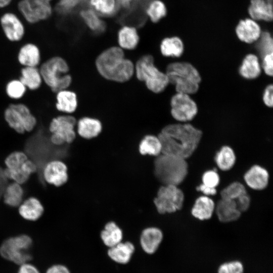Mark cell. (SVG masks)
Returning <instances> with one entry per match:
<instances>
[{
	"mask_svg": "<svg viewBox=\"0 0 273 273\" xmlns=\"http://www.w3.org/2000/svg\"><path fill=\"white\" fill-rule=\"evenodd\" d=\"M87 0H59L56 6V11L62 15H67L79 7L87 4Z\"/></svg>",
	"mask_w": 273,
	"mask_h": 273,
	"instance_id": "obj_39",
	"label": "cell"
},
{
	"mask_svg": "<svg viewBox=\"0 0 273 273\" xmlns=\"http://www.w3.org/2000/svg\"><path fill=\"white\" fill-rule=\"evenodd\" d=\"M17 183L7 185L3 193L5 203L12 207H16L20 205L23 196V190Z\"/></svg>",
	"mask_w": 273,
	"mask_h": 273,
	"instance_id": "obj_37",
	"label": "cell"
},
{
	"mask_svg": "<svg viewBox=\"0 0 273 273\" xmlns=\"http://www.w3.org/2000/svg\"><path fill=\"white\" fill-rule=\"evenodd\" d=\"M145 13L149 20L157 23L166 16L167 10L162 1L150 0L146 5Z\"/></svg>",
	"mask_w": 273,
	"mask_h": 273,
	"instance_id": "obj_34",
	"label": "cell"
},
{
	"mask_svg": "<svg viewBox=\"0 0 273 273\" xmlns=\"http://www.w3.org/2000/svg\"><path fill=\"white\" fill-rule=\"evenodd\" d=\"M86 4L104 19L116 16L119 10L116 0H87Z\"/></svg>",
	"mask_w": 273,
	"mask_h": 273,
	"instance_id": "obj_24",
	"label": "cell"
},
{
	"mask_svg": "<svg viewBox=\"0 0 273 273\" xmlns=\"http://www.w3.org/2000/svg\"><path fill=\"white\" fill-rule=\"evenodd\" d=\"M257 41L256 49L262 58L267 54L273 53V40L269 33L263 32Z\"/></svg>",
	"mask_w": 273,
	"mask_h": 273,
	"instance_id": "obj_41",
	"label": "cell"
},
{
	"mask_svg": "<svg viewBox=\"0 0 273 273\" xmlns=\"http://www.w3.org/2000/svg\"><path fill=\"white\" fill-rule=\"evenodd\" d=\"M244 267L239 260H234L225 261L219 265L217 273H243Z\"/></svg>",
	"mask_w": 273,
	"mask_h": 273,
	"instance_id": "obj_43",
	"label": "cell"
},
{
	"mask_svg": "<svg viewBox=\"0 0 273 273\" xmlns=\"http://www.w3.org/2000/svg\"><path fill=\"white\" fill-rule=\"evenodd\" d=\"M246 193L245 186L241 183L236 181L223 189L220 192V196L221 199L235 201Z\"/></svg>",
	"mask_w": 273,
	"mask_h": 273,
	"instance_id": "obj_38",
	"label": "cell"
},
{
	"mask_svg": "<svg viewBox=\"0 0 273 273\" xmlns=\"http://www.w3.org/2000/svg\"><path fill=\"white\" fill-rule=\"evenodd\" d=\"M263 101L267 107H272L273 86L272 84H269L266 87L263 95Z\"/></svg>",
	"mask_w": 273,
	"mask_h": 273,
	"instance_id": "obj_47",
	"label": "cell"
},
{
	"mask_svg": "<svg viewBox=\"0 0 273 273\" xmlns=\"http://www.w3.org/2000/svg\"><path fill=\"white\" fill-rule=\"evenodd\" d=\"M12 0H0V8H3L8 6Z\"/></svg>",
	"mask_w": 273,
	"mask_h": 273,
	"instance_id": "obj_53",
	"label": "cell"
},
{
	"mask_svg": "<svg viewBox=\"0 0 273 273\" xmlns=\"http://www.w3.org/2000/svg\"><path fill=\"white\" fill-rule=\"evenodd\" d=\"M184 199V194L177 186L162 185L158 190L154 204L159 213H171L181 209Z\"/></svg>",
	"mask_w": 273,
	"mask_h": 273,
	"instance_id": "obj_9",
	"label": "cell"
},
{
	"mask_svg": "<svg viewBox=\"0 0 273 273\" xmlns=\"http://www.w3.org/2000/svg\"><path fill=\"white\" fill-rule=\"evenodd\" d=\"M0 23L5 36L9 40L18 41L23 37L24 27L15 14L5 13L1 17Z\"/></svg>",
	"mask_w": 273,
	"mask_h": 273,
	"instance_id": "obj_14",
	"label": "cell"
},
{
	"mask_svg": "<svg viewBox=\"0 0 273 273\" xmlns=\"http://www.w3.org/2000/svg\"><path fill=\"white\" fill-rule=\"evenodd\" d=\"M8 178L6 177L4 170L0 167V198L3 195L4 191L7 186Z\"/></svg>",
	"mask_w": 273,
	"mask_h": 273,
	"instance_id": "obj_51",
	"label": "cell"
},
{
	"mask_svg": "<svg viewBox=\"0 0 273 273\" xmlns=\"http://www.w3.org/2000/svg\"><path fill=\"white\" fill-rule=\"evenodd\" d=\"M96 66L103 77L119 82L128 80L134 72L133 63L125 58L123 50L118 46L102 52L96 58Z\"/></svg>",
	"mask_w": 273,
	"mask_h": 273,
	"instance_id": "obj_2",
	"label": "cell"
},
{
	"mask_svg": "<svg viewBox=\"0 0 273 273\" xmlns=\"http://www.w3.org/2000/svg\"><path fill=\"white\" fill-rule=\"evenodd\" d=\"M160 50L161 53L165 57H179L184 52V46L179 37H167L161 40Z\"/></svg>",
	"mask_w": 273,
	"mask_h": 273,
	"instance_id": "obj_31",
	"label": "cell"
},
{
	"mask_svg": "<svg viewBox=\"0 0 273 273\" xmlns=\"http://www.w3.org/2000/svg\"><path fill=\"white\" fill-rule=\"evenodd\" d=\"M43 207L36 198L30 197L22 203L19 208L20 215L24 219L34 221L40 217L43 212Z\"/></svg>",
	"mask_w": 273,
	"mask_h": 273,
	"instance_id": "obj_25",
	"label": "cell"
},
{
	"mask_svg": "<svg viewBox=\"0 0 273 273\" xmlns=\"http://www.w3.org/2000/svg\"><path fill=\"white\" fill-rule=\"evenodd\" d=\"M47 273H71V272L66 266L57 264L51 266Z\"/></svg>",
	"mask_w": 273,
	"mask_h": 273,
	"instance_id": "obj_48",
	"label": "cell"
},
{
	"mask_svg": "<svg viewBox=\"0 0 273 273\" xmlns=\"http://www.w3.org/2000/svg\"><path fill=\"white\" fill-rule=\"evenodd\" d=\"M235 201L237 208L241 213L247 210L250 205V198L247 193L241 196Z\"/></svg>",
	"mask_w": 273,
	"mask_h": 273,
	"instance_id": "obj_46",
	"label": "cell"
},
{
	"mask_svg": "<svg viewBox=\"0 0 273 273\" xmlns=\"http://www.w3.org/2000/svg\"><path fill=\"white\" fill-rule=\"evenodd\" d=\"M202 132L190 123H175L165 126L158 134L161 154L187 159L197 149Z\"/></svg>",
	"mask_w": 273,
	"mask_h": 273,
	"instance_id": "obj_1",
	"label": "cell"
},
{
	"mask_svg": "<svg viewBox=\"0 0 273 273\" xmlns=\"http://www.w3.org/2000/svg\"><path fill=\"white\" fill-rule=\"evenodd\" d=\"M18 273H39L33 265L25 263L21 265Z\"/></svg>",
	"mask_w": 273,
	"mask_h": 273,
	"instance_id": "obj_49",
	"label": "cell"
},
{
	"mask_svg": "<svg viewBox=\"0 0 273 273\" xmlns=\"http://www.w3.org/2000/svg\"><path fill=\"white\" fill-rule=\"evenodd\" d=\"M102 130V124L96 119L84 117L77 124L78 133L82 138L90 139L98 136Z\"/></svg>",
	"mask_w": 273,
	"mask_h": 273,
	"instance_id": "obj_29",
	"label": "cell"
},
{
	"mask_svg": "<svg viewBox=\"0 0 273 273\" xmlns=\"http://www.w3.org/2000/svg\"><path fill=\"white\" fill-rule=\"evenodd\" d=\"M42 173L48 183L57 187L63 185L68 178L66 165L59 160L48 162L43 166Z\"/></svg>",
	"mask_w": 273,
	"mask_h": 273,
	"instance_id": "obj_13",
	"label": "cell"
},
{
	"mask_svg": "<svg viewBox=\"0 0 273 273\" xmlns=\"http://www.w3.org/2000/svg\"><path fill=\"white\" fill-rule=\"evenodd\" d=\"M165 73L169 83L175 86L176 93L190 95L198 90L201 77L199 71L191 63H171L167 66Z\"/></svg>",
	"mask_w": 273,
	"mask_h": 273,
	"instance_id": "obj_4",
	"label": "cell"
},
{
	"mask_svg": "<svg viewBox=\"0 0 273 273\" xmlns=\"http://www.w3.org/2000/svg\"><path fill=\"white\" fill-rule=\"evenodd\" d=\"M22 83L31 90L38 89L42 79L39 70L36 67H24L21 70L19 79Z\"/></svg>",
	"mask_w": 273,
	"mask_h": 273,
	"instance_id": "obj_33",
	"label": "cell"
},
{
	"mask_svg": "<svg viewBox=\"0 0 273 273\" xmlns=\"http://www.w3.org/2000/svg\"><path fill=\"white\" fill-rule=\"evenodd\" d=\"M188 172L186 159L173 155L161 154L154 162V173L162 185L178 186Z\"/></svg>",
	"mask_w": 273,
	"mask_h": 273,
	"instance_id": "obj_3",
	"label": "cell"
},
{
	"mask_svg": "<svg viewBox=\"0 0 273 273\" xmlns=\"http://www.w3.org/2000/svg\"><path fill=\"white\" fill-rule=\"evenodd\" d=\"M118 46L123 50H133L139 44L140 36L135 26L123 24L118 29L116 33Z\"/></svg>",
	"mask_w": 273,
	"mask_h": 273,
	"instance_id": "obj_16",
	"label": "cell"
},
{
	"mask_svg": "<svg viewBox=\"0 0 273 273\" xmlns=\"http://www.w3.org/2000/svg\"><path fill=\"white\" fill-rule=\"evenodd\" d=\"M18 60L24 67H36L40 60L38 48L31 43L25 44L19 51Z\"/></svg>",
	"mask_w": 273,
	"mask_h": 273,
	"instance_id": "obj_26",
	"label": "cell"
},
{
	"mask_svg": "<svg viewBox=\"0 0 273 273\" xmlns=\"http://www.w3.org/2000/svg\"><path fill=\"white\" fill-rule=\"evenodd\" d=\"M202 184L205 186L216 188L218 185L220 178L215 170H208L204 173L202 177Z\"/></svg>",
	"mask_w": 273,
	"mask_h": 273,
	"instance_id": "obj_44",
	"label": "cell"
},
{
	"mask_svg": "<svg viewBox=\"0 0 273 273\" xmlns=\"http://www.w3.org/2000/svg\"><path fill=\"white\" fill-rule=\"evenodd\" d=\"M36 170V164L28 159L21 168L15 170L6 168L4 170V173L8 179H12L15 183L22 184L26 182L30 174Z\"/></svg>",
	"mask_w": 273,
	"mask_h": 273,
	"instance_id": "obj_32",
	"label": "cell"
},
{
	"mask_svg": "<svg viewBox=\"0 0 273 273\" xmlns=\"http://www.w3.org/2000/svg\"><path fill=\"white\" fill-rule=\"evenodd\" d=\"M4 118L8 125L20 134L31 131L37 123L28 107L21 103L10 104L5 110Z\"/></svg>",
	"mask_w": 273,
	"mask_h": 273,
	"instance_id": "obj_8",
	"label": "cell"
},
{
	"mask_svg": "<svg viewBox=\"0 0 273 273\" xmlns=\"http://www.w3.org/2000/svg\"><path fill=\"white\" fill-rule=\"evenodd\" d=\"M215 207V204L210 198L202 196L195 201L191 210L192 214L200 220H208L211 217Z\"/></svg>",
	"mask_w": 273,
	"mask_h": 273,
	"instance_id": "obj_23",
	"label": "cell"
},
{
	"mask_svg": "<svg viewBox=\"0 0 273 273\" xmlns=\"http://www.w3.org/2000/svg\"><path fill=\"white\" fill-rule=\"evenodd\" d=\"M76 123L75 118L70 115H61L53 118L49 125L52 133L51 142L55 146L71 143L76 136Z\"/></svg>",
	"mask_w": 273,
	"mask_h": 273,
	"instance_id": "obj_10",
	"label": "cell"
},
{
	"mask_svg": "<svg viewBox=\"0 0 273 273\" xmlns=\"http://www.w3.org/2000/svg\"><path fill=\"white\" fill-rule=\"evenodd\" d=\"M28 159L26 154L22 152L15 151L9 154L5 160L7 168L11 170L21 168Z\"/></svg>",
	"mask_w": 273,
	"mask_h": 273,
	"instance_id": "obj_40",
	"label": "cell"
},
{
	"mask_svg": "<svg viewBox=\"0 0 273 273\" xmlns=\"http://www.w3.org/2000/svg\"><path fill=\"white\" fill-rule=\"evenodd\" d=\"M123 237L122 230L113 221L107 222L100 233L101 240L108 248L122 241Z\"/></svg>",
	"mask_w": 273,
	"mask_h": 273,
	"instance_id": "obj_27",
	"label": "cell"
},
{
	"mask_svg": "<svg viewBox=\"0 0 273 273\" xmlns=\"http://www.w3.org/2000/svg\"><path fill=\"white\" fill-rule=\"evenodd\" d=\"M248 12L254 20L270 21L272 20V0H251Z\"/></svg>",
	"mask_w": 273,
	"mask_h": 273,
	"instance_id": "obj_22",
	"label": "cell"
},
{
	"mask_svg": "<svg viewBox=\"0 0 273 273\" xmlns=\"http://www.w3.org/2000/svg\"><path fill=\"white\" fill-rule=\"evenodd\" d=\"M244 180L250 188L255 190H262L268 185L269 174L264 168L255 165L252 166L245 173Z\"/></svg>",
	"mask_w": 273,
	"mask_h": 273,
	"instance_id": "obj_20",
	"label": "cell"
},
{
	"mask_svg": "<svg viewBox=\"0 0 273 273\" xmlns=\"http://www.w3.org/2000/svg\"><path fill=\"white\" fill-rule=\"evenodd\" d=\"M197 190L201 192L205 196H213L216 193V189L212 188L205 186L203 184H201L197 188Z\"/></svg>",
	"mask_w": 273,
	"mask_h": 273,
	"instance_id": "obj_50",
	"label": "cell"
},
{
	"mask_svg": "<svg viewBox=\"0 0 273 273\" xmlns=\"http://www.w3.org/2000/svg\"><path fill=\"white\" fill-rule=\"evenodd\" d=\"M134 0H116L119 9L127 10L130 9Z\"/></svg>",
	"mask_w": 273,
	"mask_h": 273,
	"instance_id": "obj_52",
	"label": "cell"
},
{
	"mask_svg": "<svg viewBox=\"0 0 273 273\" xmlns=\"http://www.w3.org/2000/svg\"><path fill=\"white\" fill-rule=\"evenodd\" d=\"M215 209L219 220L222 222L236 221L241 214L234 200L221 199L217 202Z\"/></svg>",
	"mask_w": 273,
	"mask_h": 273,
	"instance_id": "obj_21",
	"label": "cell"
},
{
	"mask_svg": "<svg viewBox=\"0 0 273 273\" xmlns=\"http://www.w3.org/2000/svg\"><path fill=\"white\" fill-rule=\"evenodd\" d=\"M261 67L258 57L253 54L245 56L239 68V73L244 78L253 79L258 77L260 73Z\"/></svg>",
	"mask_w": 273,
	"mask_h": 273,
	"instance_id": "obj_28",
	"label": "cell"
},
{
	"mask_svg": "<svg viewBox=\"0 0 273 273\" xmlns=\"http://www.w3.org/2000/svg\"><path fill=\"white\" fill-rule=\"evenodd\" d=\"M163 240L162 231L156 227H148L144 229L140 237V244L143 252L148 255L156 253Z\"/></svg>",
	"mask_w": 273,
	"mask_h": 273,
	"instance_id": "obj_15",
	"label": "cell"
},
{
	"mask_svg": "<svg viewBox=\"0 0 273 273\" xmlns=\"http://www.w3.org/2000/svg\"><path fill=\"white\" fill-rule=\"evenodd\" d=\"M215 160L220 169L226 171L231 169L234 165L236 155L232 148L228 146H224L216 153Z\"/></svg>",
	"mask_w": 273,
	"mask_h": 273,
	"instance_id": "obj_36",
	"label": "cell"
},
{
	"mask_svg": "<svg viewBox=\"0 0 273 273\" xmlns=\"http://www.w3.org/2000/svg\"><path fill=\"white\" fill-rule=\"evenodd\" d=\"M79 16L83 23L92 32L100 34L106 31L107 26L104 18L88 6L83 7L80 10Z\"/></svg>",
	"mask_w": 273,
	"mask_h": 273,
	"instance_id": "obj_19",
	"label": "cell"
},
{
	"mask_svg": "<svg viewBox=\"0 0 273 273\" xmlns=\"http://www.w3.org/2000/svg\"><path fill=\"white\" fill-rule=\"evenodd\" d=\"M236 32L240 40L247 43L256 41L261 34L260 26L251 18L240 20L236 27Z\"/></svg>",
	"mask_w": 273,
	"mask_h": 273,
	"instance_id": "obj_18",
	"label": "cell"
},
{
	"mask_svg": "<svg viewBox=\"0 0 273 273\" xmlns=\"http://www.w3.org/2000/svg\"><path fill=\"white\" fill-rule=\"evenodd\" d=\"M56 107L61 112L67 113L74 112L77 106V97L75 93L66 89L57 93Z\"/></svg>",
	"mask_w": 273,
	"mask_h": 273,
	"instance_id": "obj_30",
	"label": "cell"
},
{
	"mask_svg": "<svg viewBox=\"0 0 273 273\" xmlns=\"http://www.w3.org/2000/svg\"><path fill=\"white\" fill-rule=\"evenodd\" d=\"M262 68L265 73L270 76L273 74V53L265 55L262 58Z\"/></svg>",
	"mask_w": 273,
	"mask_h": 273,
	"instance_id": "obj_45",
	"label": "cell"
},
{
	"mask_svg": "<svg viewBox=\"0 0 273 273\" xmlns=\"http://www.w3.org/2000/svg\"><path fill=\"white\" fill-rule=\"evenodd\" d=\"M32 241L26 235L11 237L6 240L0 247L1 255L6 259L21 265L30 260V249Z\"/></svg>",
	"mask_w": 273,
	"mask_h": 273,
	"instance_id": "obj_7",
	"label": "cell"
},
{
	"mask_svg": "<svg viewBox=\"0 0 273 273\" xmlns=\"http://www.w3.org/2000/svg\"><path fill=\"white\" fill-rule=\"evenodd\" d=\"M26 90V87L20 80H12L6 85V93L10 98L13 99H19L22 98Z\"/></svg>",
	"mask_w": 273,
	"mask_h": 273,
	"instance_id": "obj_42",
	"label": "cell"
},
{
	"mask_svg": "<svg viewBox=\"0 0 273 273\" xmlns=\"http://www.w3.org/2000/svg\"><path fill=\"white\" fill-rule=\"evenodd\" d=\"M139 152L143 155L157 157L161 154L162 145L158 136L153 135L145 136L140 143Z\"/></svg>",
	"mask_w": 273,
	"mask_h": 273,
	"instance_id": "obj_35",
	"label": "cell"
},
{
	"mask_svg": "<svg viewBox=\"0 0 273 273\" xmlns=\"http://www.w3.org/2000/svg\"><path fill=\"white\" fill-rule=\"evenodd\" d=\"M39 70L42 80L53 93L66 89L71 84L72 78L67 74L69 70L68 65L61 57H53L48 59Z\"/></svg>",
	"mask_w": 273,
	"mask_h": 273,
	"instance_id": "obj_5",
	"label": "cell"
},
{
	"mask_svg": "<svg viewBox=\"0 0 273 273\" xmlns=\"http://www.w3.org/2000/svg\"><path fill=\"white\" fill-rule=\"evenodd\" d=\"M198 259H199V258H198ZM200 259H201V258H200ZM209 260H210V259H209ZM214 261H215V260H214Z\"/></svg>",
	"mask_w": 273,
	"mask_h": 273,
	"instance_id": "obj_54",
	"label": "cell"
},
{
	"mask_svg": "<svg viewBox=\"0 0 273 273\" xmlns=\"http://www.w3.org/2000/svg\"><path fill=\"white\" fill-rule=\"evenodd\" d=\"M170 106L172 116L181 122L192 120L198 113L196 102L187 94L176 93L171 98Z\"/></svg>",
	"mask_w": 273,
	"mask_h": 273,
	"instance_id": "obj_12",
	"label": "cell"
},
{
	"mask_svg": "<svg viewBox=\"0 0 273 273\" xmlns=\"http://www.w3.org/2000/svg\"><path fill=\"white\" fill-rule=\"evenodd\" d=\"M52 1L21 0L18 4V9L28 22L34 24L51 16L53 13Z\"/></svg>",
	"mask_w": 273,
	"mask_h": 273,
	"instance_id": "obj_11",
	"label": "cell"
},
{
	"mask_svg": "<svg viewBox=\"0 0 273 273\" xmlns=\"http://www.w3.org/2000/svg\"><path fill=\"white\" fill-rule=\"evenodd\" d=\"M134 70L138 79L144 81L148 88L155 93L162 92L169 84L166 74L155 66L151 55L142 56L136 62Z\"/></svg>",
	"mask_w": 273,
	"mask_h": 273,
	"instance_id": "obj_6",
	"label": "cell"
},
{
	"mask_svg": "<svg viewBox=\"0 0 273 273\" xmlns=\"http://www.w3.org/2000/svg\"><path fill=\"white\" fill-rule=\"evenodd\" d=\"M135 251V246L132 242L121 241L109 248L107 251V255L114 263L125 265L129 262Z\"/></svg>",
	"mask_w": 273,
	"mask_h": 273,
	"instance_id": "obj_17",
	"label": "cell"
}]
</instances>
